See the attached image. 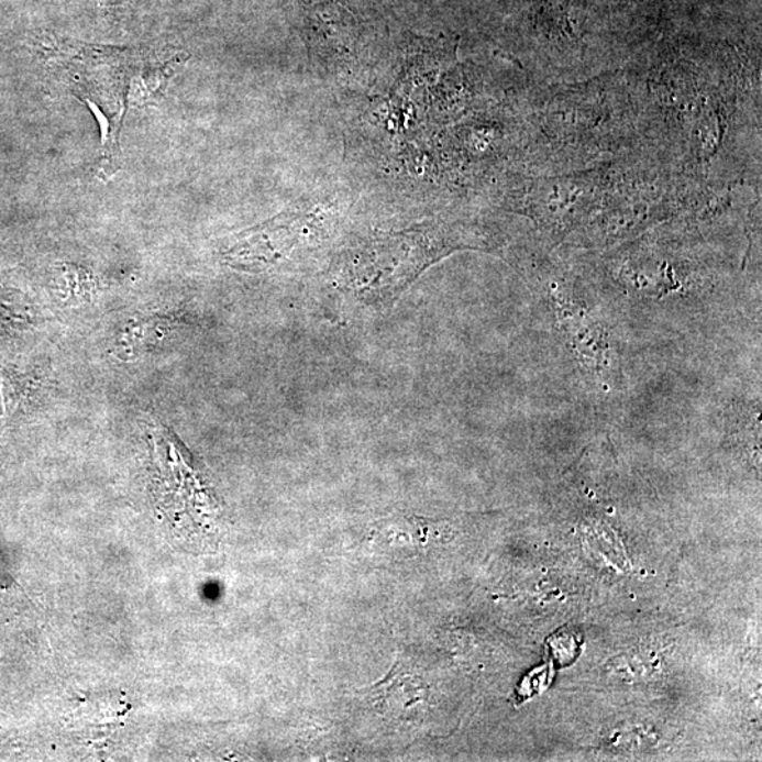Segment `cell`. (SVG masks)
<instances>
[{
	"mask_svg": "<svg viewBox=\"0 0 762 762\" xmlns=\"http://www.w3.org/2000/svg\"><path fill=\"white\" fill-rule=\"evenodd\" d=\"M495 238L476 223L438 222L367 238L343 252L339 290L373 307H390L428 267L460 251L493 252Z\"/></svg>",
	"mask_w": 762,
	"mask_h": 762,
	"instance_id": "2",
	"label": "cell"
},
{
	"mask_svg": "<svg viewBox=\"0 0 762 762\" xmlns=\"http://www.w3.org/2000/svg\"><path fill=\"white\" fill-rule=\"evenodd\" d=\"M521 272L552 316L562 345L593 390L610 396L621 390V338L595 283L544 249L520 262Z\"/></svg>",
	"mask_w": 762,
	"mask_h": 762,
	"instance_id": "1",
	"label": "cell"
}]
</instances>
